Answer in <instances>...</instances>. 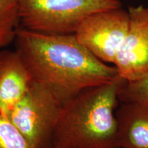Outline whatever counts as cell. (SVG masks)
<instances>
[{"label": "cell", "mask_w": 148, "mask_h": 148, "mask_svg": "<svg viewBox=\"0 0 148 148\" xmlns=\"http://www.w3.org/2000/svg\"><path fill=\"white\" fill-rule=\"evenodd\" d=\"M128 11L121 7L94 12L75 29L77 40L103 62L114 64L116 53L129 26Z\"/></svg>", "instance_id": "5b68a950"}, {"label": "cell", "mask_w": 148, "mask_h": 148, "mask_svg": "<svg viewBox=\"0 0 148 148\" xmlns=\"http://www.w3.org/2000/svg\"><path fill=\"white\" fill-rule=\"evenodd\" d=\"M125 79L86 88L62 105L52 148H119L116 110Z\"/></svg>", "instance_id": "7a4b0ae2"}, {"label": "cell", "mask_w": 148, "mask_h": 148, "mask_svg": "<svg viewBox=\"0 0 148 148\" xmlns=\"http://www.w3.org/2000/svg\"><path fill=\"white\" fill-rule=\"evenodd\" d=\"M14 42L32 80L62 105L82 90L119 75L115 66L99 60L74 34H45L20 27Z\"/></svg>", "instance_id": "6da1fadb"}, {"label": "cell", "mask_w": 148, "mask_h": 148, "mask_svg": "<svg viewBox=\"0 0 148 148\" xmlns=\"http://www.w3.org/2000/svg\"><path fill=\"white\" fill-rule=\"evenodd\" d=\"M62 104L41 85L32 81L8 119L31 148H52L53 133Z\"/></svg>", "instance_id": "277c9868"}, {"label": "cell", "mask_w": 148, "mask_h": 148, "mask_svg": "<svg viewBox=\"0 0 148 148\" xmlns=\"http://www.w3.org/2000/svg\"><path fill=\"white\" fill-rule=\"evenodd\" d=\"M0 148H31L19 130L7 117L0 115Z\"/></svg>", "instance_id": "8fae6325"}, {"label": "cell", "mask_w": 148, "mask_h": 148, "mask_svg": "<svg viewBox=\"0 0 148 148\" xmlns=\"http://www.w3.org/2000/svg\"><path fill=\"white\" fill-rule=\"evenodd\" d=\"M20 25L18 0H0V49L14 42Z\"/></svg>", "instance_id": "9c48e42d"}, {"label": "cell", "mask_w": 148, "mask_h": 148, "mask_svg": "<svg viewBox=\"0 0 148 148\" xmlns=\"http://www.w3.org/2000/svg\"><path fill=\"white\" fill-rule=\"evenodd\" d=\"M119 7V0H18L21 27L45 34H74L87 16Z\"/></svg>", "instance_id": "3957f363"}, {"label": "cell", "mask_w": 148, "mask_h": 148, "mask_svg": "<svg viewBox=\"0 0 148 148\" xmlns=\"http://www.w3.org/2000/svg\"><path fill=\"white\" fill-rule=\"evenodd\" d=\"M129 26L116 51L113 65L127 82L148 73V7L130 6Z\"/></svg>", "instance_id": "8992f818"}, {"label": "cell", "mask_w": 148, "mask_h": 148, "mask_svg": "<svg viewBox=\"0 0 148 148\" xmlns=\"http://www.w3.org/2000/svg\"><path fill=\"white\" fill-rule=\"evenodd\" d=\"M119 148H148V108L120 102L116 110Z\"/></svg>", "instance_id": "ba28073f"}, {"label": "cell", "mask_w": 148, "mask_h": 148, "mask_svg": "<svg viewBox=\"0 0 148 148\" xmlns=\"http://www.w3.org/2000/svg\"><path fill=\"white\" fill-rule=\"evenodd\" d=\"M120 102L134 103L148 108V73L136 80L125 81L119 93Z\"/></svg>", "instance_id": "30bf717a"}, {"label": "cell", "mask_w": 148, "mask_h": 148, "mask_svg": "<svg viewBox=\"0 0 148 148\" xmlns=\"http://www.w3.org/2000/svg\"><path fill=\"white\" fill-rule=\"evenodd\" d=\"M32 81L23 59L16 49L0 51V115L8 117Z\"/></svg>", "instance_id": "52a82bcc"}]
</instances>
